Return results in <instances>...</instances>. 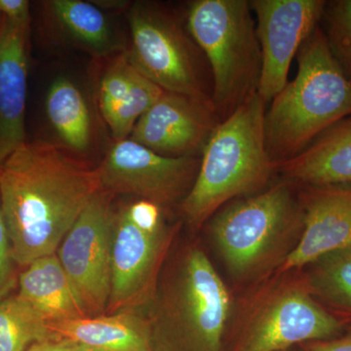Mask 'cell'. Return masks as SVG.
Segmentation results:
<instances>
[{"label": "cell", "mask_w": 351, "mask_h": 351, "mask_svg": "<svg viewBox=\"0 0 351 351\" xmlns=\"http://www.w3.org/2000/svg\"><path fill=\"white\" fill-rule=\"evenodd\" d=\"M101 191L97 168L62 147L41 141L18 147L0 170V202L16 265L56 254Z\"/></svg>", "instance_id": "6da1fadb"}, {"label": "cell", "mask_w": 351, "mask_h": 351, "mask_svg": "<svg viewBox=\"0 0 351 351\" xmlns=\"http://www.w3.org/2000/svg\"><path fill=\"white\" fill-rule=\"evenodd\" d=\"M147 306L152 351H226L232 298L199 245L166 261Z\"/></svg>", "instance_id": "7a4b0ae2"}, {"label": "cell", "mask_w": 351, "mask_h": 351, "mask_svg": "<svg viewBox=\"0 0 351 351\" xmlns=\"http://www.w3.org/2000/svg\"><path fill=\"white\" fill-rule=\"evenodd\" d=\"M294 80L265 113L267 154L274 165L302 154L315 138L351 117V82L332 56L321 25L297 54Z\"/></svg>", "instance_id": "3957f363"}, {"label": "cell", "mask_w": 351, "mask_h": 351, "mask_svg": "<svg viewBox=\"0 0 351 351\" xmlns=\"http://www.w3.org/2000/svg\"><path fill=\"white\" fill-rule=\"evenodd\" d=\"M267 107L260 95L254 94L215 129L195 184L181 203L191 230H199L230 201L263 191L276 172L265 147Z\"/></svg>", "instance_id": "277c9868"}, {"label": "cell", "mask_w": 351, "mask_h": 351, "mask_svg": "<svg viewBox=\"0 0 351 351\" xmlns=\"http://www.w3.org/2000/svg\"><path fill=\"white\" fill-rule=\"evenodd\" d=\"M209 233L233 278L252 280L282 265L301 237L302 206L287 181L221 207L209 219Z\"/></svg>", "instance_id": "5b68a950"}, {"label": "cell", "mask_w": 351, "mask_h": 351, "mask_svg": "<svg viewBox=\"0 0 351 351\" xmlns=\"http://www.w3.org/2000/svg\"><path fill=\"white\" fill-rule=\"evenodd\" d=\"M254 20L248 0H196L186 14L189 34L209 66L219 121L258 93L262 51Z\"/></svg>", "instance_id": "8992f818"}, {"label": "cell", "mask_w": 351, "mask_h": 351, "mask_svg": "<svg viewBox=\"0 0 351 351\" xmlns=\"http://www.w3.org/2000/svg\"><path fill=\"white\" fill-rule=\"evenodd\" d=\"M164 210L138 199L114 211L112 228V281L105 314L151 304L177 228L168 226Z\"/></svg>", "instance_id": "52a82bcc"}, {"label": "cell", "mask_w": 351, "mask_h": 351, "mask_svg": "<svg viewBox=\"0 0 351 351\" xmlns=\"http://www.w3.org/2000/svg\"><path fill=\"white\" fill-rule=\"evenodd\" d=\"M348 326L314 299L299 271V276L272 284L258 295L226 351L292 350L338 338Z\"/></svg>", "instance_id": "ba28073f"}, {"label": "cell", "mask_w": 351, "mask_h": 351, "mask_svg": "<svg viewBox=\"0 0 351 351\" xmlns=\"http://www.w3.org/2000/svg\"><path fill=\"white\" fill-rule=\"evenodd\" d=\"M132 49L129 61L164 91L212 105L197 44L162 7L138 3L129 13ZM213 107V106H212Z\"/></svg>", "instance_id": "9c48e42d"}, {"label": "cell", "mask_w": 351, "mask_h": 351, "mask_svg": "<svg viewBox=\"0 0 351 351\" xmlns=\"http://www.w3.org/2000/svg\"><path fill=\"white\" fill-rule=\"evenodd\" d=\"M113 196L99 191L56 252L86 316L105 314L110 299Z\"/></svg>", "instance_id": "30bf717a"}, {"label": "cell", "mask_w": 351, "mask_h": 351, "mask_svg": "<svg viewBox=\"0 0 351 351\" xmlns=\"http://www.w3.org/2000/svg\"><path fill=\"white\" fill-rule=\"evenodd\" d=\"M201 157H166L131 138L115 142L97 168L101 191L130 195L169 208L186 198Z\"/></svg>", "instance_id": "8fae6325"}, {"label": "cell", "mask_w": 351, "mask_h": 351, "mask_svg": "<svg viewBox=\"0 0 351 351\" xmlns=\"http://www.w3.org/2000/svg\"><path fill=\"white\" fill-rule=\"evenodd\" d=\"M262 51L258 94L270 104L288 82L293 59L320 25L325 0H252Z\"/></svg>", "instance_id": "7c38bea8"}, {"label": "cell", "mask_w": 351, "mask_h": 351, "mask_svg": "<svg viewBox=\"0 0 351 351\" xmlns=\"http://www.w3.org/2000/svg\"><path fill=\"white\" fill-rule=\"evenodd\" d=\"M219 120L210 104L164 91L129 138L166 157H201Z\"/></svg>", "instance_id": "4fadbf2b"}, {"label": "cell", "mask_w": 351, "mask_h": 351, "mask_svg": "<svg viewBox=\"0 0 351 351\" xmlns=\"http://www.w3.org/2000/svg\"><path fill=\"white\" fill-rule=\"evenodd\" d=\"M301 237L279 274L302 270L331 252L351 248V186L302 188Z\"/></svg>", "instance_id": "5bb4252c"}, {"label": "cell", "mask_w": 351, "mask_h": 351, "mask_svg": "<svg viewBox=\"0 0 351 351\" xmlns=\"http://www.w3.org/2000/svg\"><path fill=\"white\" fill-rule=\"evenodd\" d=\"M29 23L0 16V170L25 143Z\"/></svg>", "instance_id": "9a60e30c"}, {"label": "cell", "mask_w": 351, "mask_h": 351, "mask_svg": "<svg viewBox=\"0 0 351 351\" xmlns=\"http://www.w3.org/2000/svg\"><path fill=\"white\" fill-rule=\"evenodd\" d=\"M276 170L284 181L301 188L351 186V117L330 127Z\"/></svg>", "instance_id": "2e32d148"}, {"label": "cell", "mask_w": 351, "mask_h": 351, "mask_svg": "<svg viewBox=\"0 0 351 351\" xmlns=\"http://www.w3.org/2000/svg\"><path fill=\"white\" fill-rule=\"evenodd\" d=\"M54 338L69 339L92 351H152L149 319L144 311L47 323Z\"/></svg>", "instance_id": "e0dca14e"}, {"label": "cell", "mask_w": 351, "mask_h": 351, "mask_svg": "<svg viewBox=\"0 0 351 351\" xmlns=\"http://www.w3.org/2000/svg\"><path fill=\"white\" fill-rule=\"evenodd\" d=\"M161 94L162 89L141 73L128 56L119 57L101 80V114L112 130L128 133Z\"/></svg>", "instance_id": "ac0fdd59"}, {"label": "cell", "mask_w": 351, "mask_h": 351, "mask_svg": "<svg viewBox=\"0 0 351 351\" xmlns=\"http://www.w3.org/2000/svg\"><path fill=\"white\" fill-rule=\"evenodd\" d=\"M17 282V294L47 323L86 316L57 254L29 263Z\"/></svg>", "instance_id": "d6986e66"}, {"label": "cell", "mask_w": 351, "mask_h": 351, "mask_svg": "<svg viewBox=\"0 0 351 351\" xmlns=\"http://www.w3.org/2000/svg\"><path fill=\"white\" fill-rule=\"evenodd\" d=\"M301 272L311 294L346 325H351V248L331 252Z\"/></svg>", "instance_id": "ffe728a7"}, {"label": "cell", "mask_w": 351, "mask_h": 351, "mask_svg": "<svg viewBox=\"0 0 351 351\" xmlns=\"http://www.w3.org/2000/svg\"><path fill=\"white\" fill-rule=\"evenodd\" d=\"M51 125L69 149L85 152L92 140L89 108L80 88L66 77L53 82L46 96Z\"/></svg>", "instance_id": "44dd1931"}, {"label": "cell", "mask_w": 351, "mask_h": 351, "mask_svg": "<svg viewBox=\"0 0 351 351\" xmlns=\"http://www.w3.org/2000/svg\"><path fill=\"white\" fill-rule=\"evenodd\" d=\"M48 11L62 31L85 49L106 55L114 48V36L106 17L95 4L82 0H53Z\"/></svg>", "instance_id": "7402d4cb"}, {"label": "cell", "mask_w": 351, "mask_h": 351, "mask_svg": "<svg viewBox=\"0 0 351 351\" xmlns=\"http://www.w3.org/2000/svg\"><path fill=\"white\" fill-rule=\"evenodd\" d=\"M52 338L47 322L17 293L0 298V351H25Z\"/></svg>", "instance_id": "603a6c76"}, {"label": "cell", "mask_w": 351, "mask_h": 351, "mask_svg": "<svg viewBox=\"0 0 351 351\" xmlns=\"http://www.w3.org/2000/svg\"><path fill=\"white\" fill-rule=\"evenodd\" d=\"M320 25L332 56L351 82V0L326 1Z\"/></svg>", "instance_id": "cb8c5ba5"}, {"label": "cell", "mask_w": 351, "mask_h": 351, "mask_svg": "<svg viewBox=\"0 0 351 351\" xmlns=\"http://www.w3.org/2000/svg\"><path fill=\"white\" fill-rule=\"evenodd\" d=\"M15 261L0 202V298L10 294L16 284Z\"/></svg>", "instance_id": "d4e9b609"}, {"label": "cell", "mask_w": 351, "mask_h": 351, "mask_svg": "<svg viewBox=\"0 0 351 351\" xmlns=\"http://www.w3.org/2000/svg\"><path fill=\"white\" fill-rule=\"evenodd\" d=\"M302 351H351V325L338 338L309 341L299 346Z\"/></svg>", "instance_id": "484cf974"}, {"label": "cell", "mask_w": 351, "mask_h": 351, "mask_svg": "<svg viewBox=\"0 0 351 351\" xmlns=\"http://www.w3.org/2000/svg\"><path fill=\"white\" fill-rule=\"evenodd\" d=\"M0 16L15 23H29V2L27 0H0Z\"/></svg>", "instance_id": "4316f807"}, {"label": "cell", "mask_w": 351, "mask_h": 351, "mask_svg": "<svg viewBox=\"0 0 351 351\" xmlns=\"http://www.w3.org/2000/svg\"><path fill=\"white\" fill-rule=\"evenodd\" d=\"M87 348L69 341V339L52 338L39 341L29 346L25 351H89ZM92 351V350H91Z\"/></svg>", "instance_id": "83f0119b"}, {"label": "cell", "mask_w": 351, "mask_h": 351, "mask_svg": "<svg viewBox=\"0 0 351 351\" xmlns=\"http://www.w3.org/2000/svg\"><path fill=\"white\" fill-rule=\"evenodd\" d=\"M284 351H292V350H284Z\"/></svg>", "instance_id": "f1b7e54d"}, {"label": "cell", "mask_w": 351, "mask_h": 351, "mask_svg": "<svg viewBox=\"0 0 351 351\" xmlns=\"http://www.w3.org/2000/svg\"><path fill=\"white\" fill-rule=\"evenodd\" d=\"M89 351H91V350H89Z\"/></svg>", "instance_id": "f546056e"}]
</instances>
